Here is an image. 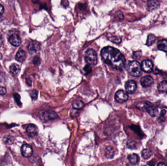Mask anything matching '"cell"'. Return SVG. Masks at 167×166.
<instances>
[{
    "instance_id": "1",
    "label": "cell",
    "mask_w": 167,
    "mask_h": 166,
    "mask_svg": "<svg viewBox=\"0 0 167 166\" xmlns=\"http://www.w3.org/2000/svg\"><path fill=\"white\" fill-rule=\"evenodd\" d=\"M101 56L104 63L115 69H122L126 63L125 57L120 51L109 46L102 49Z\"/></svg>"
},
{
    "instance_id": "2",
    "label": "cell",
    "mask_w": 167,
    "mask_h": 166,
    "mask_svg": "<svg viewBox=\"0 0 167 166\" xmlns=\"http://www.w3.org/2000/svg\"><path fill=\"white\" fill-rule=\"evenodd\" d=\"M128 73L133 77H139L142 74L141 65L137 61L130 62L127 66Z\"/></svg>"
},
{
    "instance_id": "3",
    "label": "cell",
    "mask_w": 167,
    "mask_h": 166,
    "mask_svg": "<svg viewBox=\"0 0 167 166\" xmlns=\"http://www.w3.org/2000/svg\"><path fill=\"white\" fill-rule=\"evenodd\" d=\"M85 59L89 65L95 66L97 63V55L92 49H88L86 51Z\"/></svg>"
},
{
    "instance_id": "4",
    "label": "cell",
    "mask_w": 167,
    "mask_h": 166,
    "mask_svg": "<svg viewBox=\"0 0 167 166\" xmlns=\"http://www.w3.org/2000/svg\"><path fill=\"white\" fill-rule=\"evenodd\" d=\"M39 116L42 121L46 122L49 120H54L56 119L57 117V115L54 112L45 111L41 112Z\"/></svg>"
},
{
    "instance_id": "5",
    "label": "cell",
    "mask_w": 167,
    "mask_h": 166,
    "mask_svg": "<svg viewBox=\"0 0 167 166\" xmlns=\"http://www.w3.org/2000/svg\"><path fill=\"white\" fill-rule=\"evenodd\" d=\"M128 95L126 92L124 91L118 90L117 91L115 95V99L117 102L119 103H123L127 101L128 100Z\"/></svg>"
},
{
    "instance_id": "6",
    "label": "cell",
    "mask_w": 167,
    "mask_h": 166,
    "mask_svg": "<svg viewBox=\"0 0 167 166\" xmlns=\"http://www.w3.org/2000/svg\"><path fill=\"white\" fill-rule=\"evenodd\" d=\"M41 48L40 44L37 41H32L28 46V50L31 55H34L38 52Z\"/></svg>"
},
{
    "instance_id": "7",
    "label": "cell",
    "mask_w": 167,
    "mask_h": 166,
    "mask_svg": "<svg viewBox=\"0 0 167 166\" xmlns=\"http://www.w3.org/2000/svg\"><path fill=\"white\" fill-rule=\"evenodd\" d=\"M137 89V85L136 81L133 80H129L126 83L125 89L127 93L130 94L134 93Z\"/></svg>"
},
{
    "instance_id": "8",
    "label": "cell",
    "mask_w": 167,
    "mask_h": 166,
    "mask_svg": "<svg viewBox=\"0 0 167 166\" xmlns=\"http://www.w3.org/2000/svg\"><path fill=\"white\" fill-rule=\"evenodd\" d=\"M33 151L31 147L28 144H24L21 147V153L25 157H30L33 154Z\"/></svg>"
},
{
    "instance_id": "9",
    "label": "cell",
    "mask_w": 167,
    "mask_h": 166,
    "mask_svg": "<svg viewBox=\"0 0 167 166\" xmlns=\"http://www.w3.org/2000/svg\"><path fill=\"white\" fill-rule=\"evenodd\" d=\"M39 130L35 125L30 124L28 125L26 128V133L28 136L31 137L36 136L38 133Z\"/></svg>"
},
{
    "instance_id": "10",
    "label": "cell",
    "mask_w": 167,
    "mask_h": 166,
    "mask_svg": "<svg viewBox=\"0 0 167 166\" xmlns=\"http://www.w3.org/2000/svg\"><path fill=\"white\" fill-rule=\"evenodd\" d=\"M142 71L146 73H151L153 71V64L150 60H145L143 61L141 65Z\"/></svg>"
},
{
    "instance_id": "11",
    "label": "cell",
    "mask_w": 167,
    "mask_h": 166,
    "mask_svg": "<svg viewBox=\"0 0 167 166\" xmlns=\"http://www.w3.org/2000/svg\"><path fill=\"white\" fill-rule=\"evenodd\" d=\"M154 80L151 76H145L142 77L140 80V83L143 87H148L153 84Z\"/></svg>"
},
{
    "instance_id": "12",
    "label": "cell",
    "mask_w": 167,
    "mask_h": 166,
    "mask_svg": "<svg viewBox=\"0 0 167 166\" xmlns=\"http://www.w3.org/2000/svg\"><path fill=\"white\" fill-rule=\"evenodd\" d=\"M9 42L11 45L15 47H17L21 43V40L17 34H12L9 39Z\"/></svg>"
},
{
    "instance_id": "13",
    "label": "cell",
    "mask_w": 167,
    "mask_h": 166,
    "mask_svg": "<svg viewBox=\"0 0 167 166\" xmlns=\"http://www.w3.org/2000/svg\"><path fill=\"white\" fill-rule=\"evenodd\" d=\"M160 3L157 0H150L147 4V9L149 11L155 10L159 7Z\"/></svg>"
},
{
    "instance_id": "14",
    "label": "cell",
    "mask_w": 167,
    "mask_h": 166,
    "mask_svg": "<svg viewBox=\"0 0 167 166\" xmlns=\"http://www.w3.org/2000/svg\"><path fill=\"white\" fill-rule=\"evenodd\" d=\"M26 58V54L25 51L24 50L19 51L15 56L16 60L20 63H23L25 60Z\"/></svg>"
},
{
    "instance_id": "15",
    "label": "cell",
    "mask_w": 167,
    "mask_h": 166,
    "mask_svg": "<svg viewBox=\"0 0 167 166\" xmlns=\"http://www.w3.org/2000/svg\"><path fill=\"white\" fill-rule=\"evenodd\" d=\"M157 47L159 50L165 52H167V40L162 39L159 41L157 43Z\"/></svg>"
},
{
    "instance_id": "16",
    "label": "cell",
    "mask_w": 167,
    "mask_h": 166,
    "mask_svg": "<svg viewBox=\"0 0 167 166\" xmlns=\"http://www.w3.org/2000/svg\"><path fill=\"white\" fill-rule=\"evenodd\" d=\"M128 160L130 163L133 165H136L139 162L140 159L137 154H132L128 156Z\"/></svg>"
},
{
    "instance_id": "17",
    "label": "cell",
    "mask_w": 167,
    "mask_h": 166,
    "mask_svg": "<svg viewBox=\"0 0 167 166\" xmlns=\"http://www.w3.org/2000/svg\"><path fill=\"white\" fill-rule=\"evenodd\" d=\"M20 70L21 68L17 64L13 63L10 66V71L14 75H18Z\"/></svg>"
},
{
    "instance_id": "18",
    "label": "cell",
    "mask_w": 167,
    "mask_h": 166,
    "mask_svg": "<svg viewBox=\"0 0 167 166\" xmlns=\"http://www.w3.org/2000/svg\"><path fill=\"white\" fill-rule=\"evenodd\" d=\"M158 90L160 93H167V81H161L158 84Z\"/></svg>"
},
{
    "instance_id": "19",
    "label": "cell",
    "mask_w": 167,
    "mask_h": 166,
    "mask_svg": "<svg viewBox=\"0 0 167 166\" xmlns=\"http://www.w3.org/2000/svg\"><path fill=\"white\" fill-rule=\"evenodd\" d=\"M146 110L148 112H149L150 115L152 116H157L158 113V109L150 105L146 109Z\"/></svg>"
},
{
    "instance_id": "20",
    "label": "cell",
    "mask_w": 167,
    "mask_h": 166,
    "mask_svg": "<svg viewBox=\"0 0 167 166\" xmlns=\"http://www.w3.org/2000/svg\"><path fill=\"white\" fill-rule=\"evenodd\" d=\"M151 156H152V153L150 150L146 149L142 150V156L144 159H148L151 157Z\"/></svg>"
},
{
    "instance_id": "21",
    "label": "cell",
    "mask_w": 167,
    "mask_h": 166,
    "mask_svg": "<svg viewBox=\"0 0 167 166\" xmlns=\"http://www.w3.org/2000/svg\"><path fill=\"white\" fill-rule=\"evenodd\" d=\"M156 39V37L153 34H150L148 36L147 40L146 42V45L147 46H151L154 43Z\"/></svg>"
},
{
    "instance_id": "22",
    "label": "cell",
    "mask_w": 167,
    "mask_h": 166,
    "mask_svg": "<svg viewBox=\"0 0 167 166\" xmlns=\"http://www.w3.org/2000/svg\"><path fill=\"white\" fill-rule=\"evenodd\" d=\"M84 106V103L81 100L75 101L73 103V107L75 109H81Z\"/></svg>"
},
{
    "instance_id": "23",
    "label": "cell",
    "mask_w": 167,
    "mask_h": 166,
    "mask_svg": "<svg viewBox=\"0 0 167 166\" xmlns=\"http://www.w3.org/2000/svg\"><path fill=\"white\" fill-rule=\"evenodd\" d=\"M114 156V150L111 147H108L106 150V156L108 158H112Z\"/></svg>"
},
{
    "instance_id": "24",
    "label": "cell",
    "mask_w": 167,
    "mask_h": 166,
    "mask_svg": "<svg viewBox=\"0 0 167 166\" xmlns=\"http://www.w3.org/2000/svg\"><path fill=\"white\" fill-rule=\"evenodd\" d=\"M3 141H4V143L5 144H11L14 141V139L12 136L7 135L3 138Z\"/></svg>"
},
{
    "instance_id": "25",
    "label": "cell",
    "mask_w": 167,
    "mask_h": 166,
    "mask_svg": "<svg viewBox=\"0 0 167 166\" xmlns=\"http://www.w3.org/2000/svg\"><path fill=\"white\" fill-rule=\"evenodd\" d=\"M109 41L112 42L113 43L118 44L122 42V39L119 36H113L109 38Z\"/></svg>"
},
{
    "instance_id": "26",
    "label": "cell",
    "mask_w": 167,
    "mask_h": 166,
    "mask_svg": "<svg viewBox=\"0 0 167 166\" xmlns=\"http://www.w3.org/2000/svg\"><path fill=\"white\" fill-rule=\"evenodd\" d=\"M30 96L32 100H36L37 98V97H38V92L36 90H34V89L32 90L30 92Z\"/></svg>"
},
{
    "instance_id": "27",
    "label": "cell",
    "mask_w": 167,
    "mask_h": 166,
    "mask_svg": "<svg viewBox=\"0 0 167 166\" xmlns=\"http://www.w3.org/2000/svg\"><path fill=\"white\" fill-rule=\"evenodd\" d=\"M14 97L15 100L16 102L18 104L19 106L20 105H21V102L20 101V95H19L18 94H14Z\"/></svg>"
},
{
    "instance_id": "28",
    "label": "cell",
    "mask_w": 167,
    "mask_h": 166,
    "mask_svg": "<svg viewBox=\"0 0 167 166\" xmlns=\"http://www.w3.org/2000/svg\"><path fill=\"white\" fill-rule=\"evenodd\" d=\"M128 146L129 148L134 149V147L136 146V142L133 140H130V141H128Z\"/></svg>"
},
{
    "instance_id": "29",
    "label": "cell",
    "mask_w": 167,
    "mask_h": 166,
    "mask_svg": "<svg viewBox=\"0 0 167 166\" xmlns=\"http://www.w3.org/2000/svg\"><path fill=\"white\" fill-rule=\"evenodd\" d=\"M7 93V90L4 87L0 86V95H4Z\"/></svg>"
},
{
    "instance_id": "30",
    "label": "cell",
    "mask_w": 167,
    "mask_h": 166,
    "mask_svg": "<svg viewBox=\"0 0 167 166\" xmlns=\"http://www.w3.org/2000/svg\"><path fill=\"white\" fill-rule=\"evenodd\" d=\"M141 55H142V53H141V51H137V52L134 53L133 57L136 59H138L141 57Z\"/></svg>"
},
{
    "instance_id": "31",
    "label": "cell",
    "mask_w": 167,
    "mask_h": 166,
    "mask_svg": "<svg viewBox=\"0 0 167 166\" xmlns=\"http://www.w3.org/2000/svg\"><path fill=\"white\" fill-rule=\"evenodd\" d=\"M40 62H41L40 59L38 57H36L34 59V60H33V63L35 65H38L40 63Z\"/></svg>"
},
{
    "instance_id": "32",
    "label": "cell",
    "mask_w": 167,
    "mask_h": 166,
    "mask_svg": "<svg viewBox=\"0 0 167 166\" xmlns=\"http://www.w3.org/2000/svg\"><path fill=\"white\" fill-rule=\"evenodd\" d=\"M85 72L87 73H90V72L91 71V67L89 66H86V67L84 68Z\"/></svg>"
},
{
    "instance_id": "33",
    "label": "cell",
    "mask_w": 167,
    "mask_h": 166,
    "mask_svg": "<svg viewBox=\"0 0 167 166\" xmlns=\"http://www.w3.org/2000/svg\"><path fill=\"white\" fill-rule=\"evenodd\" d=\"M4 12V8L3 5L0 4V16L3 14Z\"/></svg>"
},
{
    "instance_id": "34",
    "label": "cell",
    "mask_w": 167,
    "mask_h": 166,
    "mask_svg": "<svg viewBox=\"0 0 167 166\" xmlns=\"http://www.w3.org/2000/svg\"><path fill=\"white\" fill-rule=\"evenodd\" d=\"M3 42H4V38L1 34H0V46L3 45Z\"/></svg>"
},
{
    "instance_id": "35",
    "label": "cell",
    "mask_w": 167,
    "mask_h": 166,
    "mask_svg": "<svg viewBox=\"0 0 167 166\" xmlns=\"http://www.w3.org/2000/svg\"><path fill=\"white\" fill-rule=\"evenodd\" d=\"M157 165H158V166H166V164H165L164 163H162V162H161V163H158V164H157Z\"/></svg>"
},
{
    "instance_id": "36",
    "label": "cell",
    "mask_w": 167,
    "mask_h": 166,
    "mask_svg": "<svg viewBox=\"0 0 167 166\" xmlns=\"http://www.w3.org/2000/svg\"><path fill=\"white\" fill-rule=\"evenodd\" d=\"M2 59V55H1V53H0V60H1Z\"/></svg>"
},
{
    "instance_id": "37",
    "label": "cell",
    "mask_w": 167,
    "mask_h": 166,
    "mask_svg": "<svg viewBox=\"0 0 167 166\" xmlns=\"http://www.w3.org/2000/svg\"><path fill=\"white\" fill-rule=\"evenodd\" d=\"M142 1H149L150 0H142Z\"/></svg>"
}]
</instances>
